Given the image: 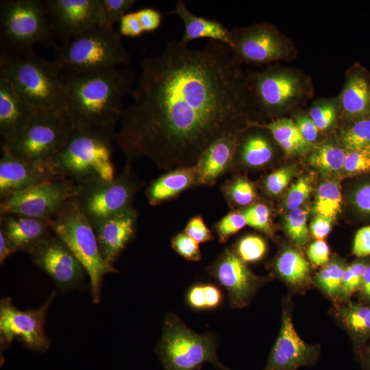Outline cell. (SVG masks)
Returning <instances> with one entry per match:
<instances>
[{
  "instance_id": "6da1fadb",
  "label": "cell",
  "mask_w": 370,
  "mask_h": 370,
  "mask_svg": "<svg viewBox=\"0 0 370 370\" xmlns=\"http://www.w3.org/2000/svg\"><path fill=\"white\" fill-rule=\"evenodd\" d=\"M241 62L214 40L194 49L172 40L143 58L115 136L128 162L147 158L168 171L192 166L217 140L256 123Z\"/></svg>"
},
{
  "instance_id": "7a4b0ae2",
  "label": "cell",
  "mask_w": 370,
  "mask_h": 370,
  "mask_svg": "<svg viewBox=\"0 0 370 370\" xmlns=\"http://www.w3.org/2000/svg\"><path fill=\"white\" fill-rule=\"evenodd\" d=\"M134 77L131 68L119 67L61 75L66 113L74 127L114 133Z\"/></svg>"
},
{
  "instance_id": "3957f363",
  "label": "cell",
  "mask_w": 370,
  "mask_h": 370,
  "mask_svg": "<svg viewBox=\"0 0 370 370\" xmlns=\"http://www.w3.org/2000/svg\"><path fill=\"white\" fill-rule=\"evenodd\" d=\"M60 70L34 51L12 55L1 49L0 77L6 79L35 113H66Z\"/></svg>"
},
{
  "instance_id": "277c9868",
  "label": "cell",
  "mask_w": 370,
  "mask_h": 370,
  "mask_svg": "<svg viewBox=\"0 0 370 370\" xmlns=\"http://www.w3.org/2000/svg\"><path fill=\"white\" fill-rule=\"evenodd\" d=\"M115 136L74 127L49 166L60 177L77 185L97 179L111 181L115 177L112 161V140Z\"/></svg>"
},
{
  "instance_id": "5b68a950",
  "label": "cell",
  "mask_w": 370,
  "mask_h": 370,
  "mask_svg": "<svg viewBox=\"0 0 370 370\" xmlns=\"http://www.w3.org/2000/svg\"><path fill=\"white\" fill-rule=\"evenodd\" d=\"M51 226L53 233L83 266L89 277L92 301L98 304L104 276L119 271L103 259L93 227L74 199L68 201L51 219Z\"/></svg>"
},
{
  "instance_id": "8992f818",
  "label": "cell",
  "mask_w": 370,
  "mask_h": 370,
  "mask_svg": "<svg viewBox=\"0 0 370 370\" xmlns=\"http://www.w3.org/2000/svg\"><path fill=\"white\" fill-rule=\"evenodd\" d=\"M131 57L114 27L97 26L58 49L53 63L64 73H84L128 65Z\"/></svg>"
},
{
  "instance_id": "52a82bcc",
  "label": "cell",
  "mask_w": 370,
  "mask_h": 370,
  "mask_svg": "<svg viewBox=\"0 0 370 370\" xmlns=\"http://www.w3.org/2000/svg\"><path fill=\"white\" fill-rule=\"evenodd\" d=\"M217 347L212 334L197 333L175 314L169 313L156 352L164 370H197L206 362L221 370H230L219 360Z\"/></svg>"
},
{
  "instance_id": "ba28073f",
  "label": "cell",
  "mask_w": 370,
  "mask_h": 370,
  "mask_svg": "<svg viewBox=\"0 0 370 370\" xmlns=\"http://www.w3.org/2000/svg\"><path fill=\"white\" fill-rule=\"evenodd\" d=\"M1 49L16 54L33 51L38 43L54 45L55 36L45 3L38 0H5L0 3Z\"/></svg>"
},
{
  "instance_id": "9c48e42d",
  "label": "cell",
  "mask_w": 370,
  "mask_h": 370,
  "mask_svg": "<svg viewBox=\"0 0 370 370\" xmlns=\"http://www.w3.org/2000/svg\"><path fill=\"white\" fill-rule=\"evenodd\" d=\"M247 84L256 116L282 114L297 106L308 92L306 77L295 70L276 66L247 74Z\"/></svg>"
},
{
  "instance_id": "30bf717a",
  "label": "cell",
  "mask_w": 370,
  "mask_h": 370,
  "mask_svg": "<svg viewBox=\"0 0 370 370\" xmlns=\"http://www.w3.org/2000/svg\"><path fill=\"white\" fill-rule=\"evenodd\" d=\"M143 185L127 162L121 173L111 181L97 179L77 185L74 199L92 223L133 208L135 195Z\"/></svg>"
},
{
  "instance_id": "8fae6325",
  "label": "cell",
  "mask_w": 370,
  "mask_h": 370,
  "mask_svg": "<svg viewBox=\"0 0 370 370\" xmlns=\"http://www.w3.org/2000/svg\"><path fill=\"white\" fill-rule=\"evenodd\" d=\"M73 130L66 114L35 113L19 138L4 146L18 156L49 165Z\"/></svg>"
},
{
  "instance_id": "7c38bea8",
  "label": "cell",
  "mask_w": 370,
  "mask_h": 370,
  "mask_svg": "<svg viewBox=\"0 0 370 370\" xmlns=\"http://www.w3.org/2000/svg\"><path fill=\"white\" fill-rule=\"evenodd\" d=\"M56 297L52 292L42 306L36 309L20 310L10 297L0 301V344L8 347L14 341H18L31 350L45 352L51 345L45 332L46 317Z\"/></svg>"
},
{
  "instance_id": "4fadbf2b",
  "label": "cell",
  "mask_w": 370,
  "mask_h": 370,
  "mask_svg": "<svg viewBox=\"0 0 370 370\" xmlns=\"http://www.w3.org/2000/svg\"><path fill=\"white\" fill-rule=\"evenodd\" d=\"M77 193V184L67 179L34 186L1 199L0 214L52 219Z\"/></svg>"
},
{
  "instance_id": "5bb4252c",
  "label": "cell",
  "mask_w": 370,
  "mask_h": 370,
  "mask_svg": "<svg viewBox=\"0 0 370 370\" xmlns=\"http://www.w3.org/2000/svg\"><path fill=\"white\" fill-rule=\"evenodd\" d=\"M230 31V48L241 62L262 65L290 57L288 41L273 25L255 23Z\"/></svg>"
},
{
  "instance_id": "9a60e30c",
  "label": "cell",
  "mask_w": 370,
  "mask_h": 370,
  "mask_svg": "<svg viewBox=\"0 0 370 370\" xmlns=\"http://www.w3.org/2000/svg\"><path fill=\"white\" fill-rule=\"evenodd\" d=\"M28 254L34 263L51 278L59 289L70 290L82 284L86 273L83 266L54 233Z\"/></svg>"
},
{
  "instance_id": "2e32d148",
  "label": "cell",
  "mask_w": 370,
  "mask_h": 370,
  "mask_svg": "<svg viewBox=\"0 0 370 370\" xmlns=\"http://www.w3.org/2000/svg\"><path fill=\"white\" fill-rule=\"evenodd\" d=\"M209 274L227 292L233 308L246 306L261 286L262 279L255 275L230 248H226L207 268Z\"/></svg>"
},
{
  "instance_id": "e0dca14e",
  "label": "cell",
  "mask_w": 370,
  "mask_h": 370,
  "mask_svg": "<svg viewBox=\"0 0 370 370\" xmlns=\"http://www.w3.org/2000/svg\"><path fill=\"white\" fill-rule=\"evenodd\" d=\"M317 345L306 343L296 332L291 317V308L284 303L279 335L262 370H297L314 365L319 356Z\"/></svg>"
},
{
  "instance_id": "ac0fdd59",
  "label": "cell",
  "mask_w": 370,
  "mask_h": 370,
  "mask_svg": "<svg viewBox=\"0 0 370 370\" xmlns=\"http://www.w3.org/2000/svg\"><path fill=\"white\" fill-rule=\"evenodd\" d=\"M55 34L66 45L74 37L101 26L99 0L44 1Z\"/></svg>"
},
{
  "instance_id": "d6986e66",
  "label": "cell",
  "mask_w": 370,
  "mask_h": 370,
  "mask_svg": "<svg viewBox=\"0 0 370 370\" xmlns=\"http://www.w3.org/2000/svg\"><path fill=\"white\" fill-rule=\"evenodd\" d=\"M61 179L48 164L18 156L2 145L0 160L1 199Z\"/></svg>"
},
{
  "instance_id": "ffe728a7",
  "label": "cell",
  "mask_w": 370,
  "mask_h": 370,
  "mask_svg": "<svg viewBox=\"0 0 370 370\" xmlns=\"http://www.w3.org/2000/svg\"><path fill=\"white\" fill-rule=\"evenodd\" d=\"M138 212L133 208L117 215L90 223L100 252L107 263L113 266L119 256L134 238Z\"/></svg>"
},
{
  "instance_id": "44dd1931",
  "label": "cell",
  "mask_w": 370,
  "mask_h": 370,
  "mask_svg": "<svg viewBox=\"0 0 370 370\" xmlns=\"http://www.w3.org/2000/svg\"><path fill=\"white\" fill-rule=\"evenodd\" d=\"M0 232L6 238L12 253H28L40 241L53 233L51 219L18 214H0Z\"/></svg>"
},
{
  "instance_id": "7402d4cb",
  "label": "cell",
  "mask_w": 370,
  "mask_h": 370,
  "mask_svg": "<svg viewBox=\"0 0 370 370\" xmlns=\"http://www.w3.org/2000/svg\"><path fill=\"white\" fill-rule=\"evenodd\" d=\"M35 114L6 79L0 77V134L3 145L15 143Z\"/></svg>"
},
{
  "instance_id": "603a6c76",
  "label": "cell",
  "mask_w": 370,
  "mask_h": 370,
  "mask_svg": "<svg viewBox=\"0 0 370 370\" xmlns=\"http://www.w3.org/2000/svg\"><path fill=\"white\" fill-rule=\"evenodd\" d=\"M241 132L219 138L201 155L195 164L198 186L214 185L232 168L236 142Z\"/></svg>"
},
{
  "instance_id": "cb8c5ba5",
  "label": "cell",
  "mask_w": 370,
  "mask_h": 370,
  "mask_svg": "<svg viewBox=\"0 0 370 370\" xmlns=\"http://www.w3.org/2000/svg\"><path fill=\"white\" fill-rule=\"evenodd\" d=\"M169 14L177 15L183 21L184 33L180 40L188 45L199 38H208L232 46L231 31L221 22L212 18L199 16L192 13L186 3L179 0L174 10Z\"/></svg>"
},
{
  "instance_id": "d4e9b609",
  "label": "cell",
  "mask_w": 370,
  "mask_h": 370,
  "mask_svg": "<svg viewBox=\"0 0 370 370\" xmlns=\"http://www.w3.org/2000/svg\"><path fill=\"white\" fill-rule=\"evenodd\" d=\"M197 185L195 164L169 171L153 180L145 190L151 206H158L178 197L184 191Z\"/></svg>"
},
{
  "instance_id": "484cf974",
  "label": "cell",
  "mask_w": 370,
  "mask_h": 370,
  "mask_svg": "<svg viewBox=\"0 0 370 370\" xmlns=\"http://www.w3.org/2000/svg\"><path fill=\"white\" fill-rule=\"evenodd\" d=\"M254 131L243 130L238 135L234 162L251 169L261 168L268 164L274 156V149L267 134L258 127L251 125Z\"/></svg>"
},
{
  "instance_id": "4316f807",
  "label": "cell",
  "mask_w": 370,
  "mask_h": 370,
  "mask_svg": "<svg viewBox=\"0 0 370 370\" xmlns=\"http://www.w3.org/2000/svg\"><path fill=\"white\" fill-rule=\"evenodd\" d=\"M340 107L346 117L354 121L370 116V82L366 73L356 69L347 75Z\"/></svg>"
},
{
  "instance_id": "83f0119b",
  "label": "cell",
  "mask_w": 370,
  "mask_h": 370,
  "mask_svg": "<svg viewBox=\"0 0 370 370\" xmlns=\"http://www.w3.org/2000/svg\"><path fill=\"white\" fill-rule=\"evenodd\" d=\"M336 317L352 339L354 351L370 341V304L343 301L337 308Z\"/></svg>"
},
{
  "instance_id": "f1b7e54d",
  "label": "cell",
  "mask_w": 370,
  "mask_h": 370,
  "mask_svg": "<svg viewBox=\"0 0 370 370\" xmlns=\"http://www.w3.org/2000/svg\"><path fill=\"white\" fill-rule=\"evenodd\" d=\"M275 269L280 278L295 289L306 288L311 280L309 262L293 248L285 249L279 254Z\"/></svg>"
},
{
  "instance_id": "f546056e",
  "label": "cell",
  "mask_w": 370,
  "mask_h": 370,
  "mask_svg": "<svg viewBox=\"0 0 370 370\" xmlns=\"http://www.w3.org/2000/svg\"><path fill=\"white\" fill-rule=\"evenodd\" d=\"M267 130L287 155L306 152L311 144L305 140L295 122L292 119L280 118L269 123H252Z\"/></svg>"
},
{
  "instance_id": "4dcf8cb0",
  "label": "cell",
  "mask_w": 370,
  "mask_h": 370,
  "mask_svg": "<svg viewBox=\"0 0 370 370\" xmlns=\"http://www.w3.org/2000/svg\"><path fill=\"white\" fill-rule=\"evenodd\" d=\"M220 189L228 204L233 208L242 207L244 209L255 204L257 198L254 184L244 177H235L225 181Z\"/></svg>"
},
{
  "instance_id": "1f68e13d",
  "label": "cell",
  "mask_w": 370,
  "mask_h": 370,
  "mask_svg": "<svg viewBox=\"0 0 370 370\" xmlns=\"http://www.w3.org/2000/svg\"><path fill=\"white\" fill-rule=\"evenodd\" d=\"M346 265L339 259H332L312 278L313 283L325 295L336 301L339 298Z\"/></svg>"
},
{
  "instance_id": "d6a6232c",
  "label": "cell",
  "mask_w": 370,
  "mask_h": 370,
  "mask_svg": "<svg viewBox=\"0 0 370 370\" xmlns=\"http://www.w3.org/2000/svg\"><path fill=\"white\" fill-rule=\"evenodd\" d=\"M342 196L341 187L336 181L327 180L318 187L314 205L317 215L334 219L341 211Z\"/></svg>"
},
{
  "instance_id": "836d02e7",
  "label": "cell",
  "mask_w": 370,
  "mask_h": 370,
  "mask_svg": "<svg viewBox=\"0 0 370 370\" xmlns=\"http://www.w3.org/2000/svg\"><path fill=\"white\" fill-rule=\"evenodd\" d=\"M346 152L332 144L321 146L309 158L310 164L323 174L334 173L343 168Z\"/></svg>"
},
{
  "instance_id": "e575fe53",
  "label": "cell",
  "mask_w": 370,
  "mask_h": 370,
  "mask_svg": "<svg viewBox=\"0 0 370 370\" xmlns=\"http://www.w3.org/2000/svg\"><path fill=\"white\" fill-rule=\"evenodd\" d=\"M341 142L347 151L370 147V116L356 120L343 132Z\"/></svg>"
},
{
  "instance_id": "d590c367",
  "label": "cell",
  "mask_w": 370,
  "mask_h": 370,
  "mask_svg": "<svg viewBox=\"0 0 370 370\" xmlns=\"http://www.w3.org/2000/svg\"><path fill=\"white\" fill-rule=\"evenodd\" d=\"M369 262L364 258L346 266L343 275L339 296L341 301H349L354 294L358 293L365 271Z\"/></svg>"
},
{
  "instance_id": "8d00e7d4",
  "label": "cell",
  "mask_w": 370,
  "mask_h": 370,
  "mask_svg": "<svg viewBox=\"0 0 370 370\" xmlns=\"http://www.w3.org/2000/svg\"><path fill=\"white\" fill-rule=\"evenodd\" d=\"M233 250L245 263L256 262L264 256L267 245L261 236L247 234L237 241Z\"/></svg>"
},
{
  "instance_id": "74e56055",
  "label": "cell",
  "mask_w": 370,
  "mask_h": 370,
  "mask_svg": "<svg viewBox=\"0 0 370 370\" xmlns=\"http://www.w3.org/2000/svg\"><path fill=\"white\" fill-rule=\"evenodd\" d=\"M308 210L300 207L290 210L285 217L286 231L291 240L297 245H303L308 241Z\"/></svg>"
},
{
  "instance_id": "f35d334b",
  "label": "cell",
  "mask_w": 370,
  "mask_h": 370,
  "mask_svg": "<svg viewBox=\"0 0 370 370\" xmlns=\"http://www.w3.org/2000/svg\"><path fill=\"white\" fill-rule=\"evenodd\" d=\"M101 26L113 27L136 3L134 0H99Z\"/></svg>"
},
{
  "instance_id": "ab89813d",
  "label": "cell",
  "mask_w": 370,
  "mask_h": 370,
  "mask_svg": "<svg viewBox=\"0 0 370 370\" xmlns=\"http://www.w3.org/2000/svg\"><path fill=\"white\" fill-rule=\"evenodd\" d=\"M247 225L269 236L272 234L271 210L263 203H255L241 210Z\"/></svg>"
},
{
  "instance_id": "60d3db41",
  "label": "cell",
  "mask_w": 370,
  "mask_h": 370,
  "mask_svg": "<svg viewBox=\"0 0 370 370\" xmlns=\"http://www.w3.org/2000/svg\"><path fill=\"white\" fill-rule=\"evenodd\" d=\"M246 225V219L242 211L234 210L217 222L214 230L217 234L219 242L223 244Z\"/></svg>"
},
{
  "instance_id": "b9f144b4",
  "label": "cell",
  "mask_w": 370,
  "mask_h": 370,
  "mask_svg": "<svg viewBox=\"0 0 370 370\" xmlns=\"http://www.w3.org/2000/svg\"><path fill=\"white\" fill-rule=\"evenodd\" d=\"M171 246L177 254L188 261L197 262L201 260L199 243L184 231L172 237Z\"/></svg>"
},
{
  "instance_id": "7bdbcfd3",
  "label": "cell",
  "mask_w": 370,
  "mask_h": 370,
  "mask_svg": "<svg viewBox=\"0 0 370 370\" xmlns=\"http://www.w3.org/2000/svg\"><path fill=\"white\" fill-rule=\"evenodd\" d=\"M309 116L319 131L326 130L336 118V106L332 101H321L310 108Z\"/></svg>"
},
{
  "instance_id": "ee69618b",
  "label": "cell",
  "mask_w": 370,
  "mask_h": 370,
  "mask_svg": "<svg viewBox=\"0 0 370 370\" xmlns=\"http://www.w3.org/2000/svg\"><path fill=\"white\" fill-rule=\"evenodd\" d=\"M312 190L310 178L299 177L290 188L285 199V207L290 211L298 208L306 201Z\"/></svg>"
},
{
  "instance_id": "f6af8a7d",
  "label": "cell",
  "mask_w": 370,
  "mask_h": 370,
  "mask_svg": "<svg viewBox=\"0 0 370 370\" xmlns=\"http://www.w3.org/2000/svg\"><path fill=\"white\" fill-rule=\"evenodd\" d=\"M343 170L349 174L362 173L370 170V147L347 151Z\"/></svg>"
},
{
  "instance_id": "bcb514c9",
  "label": "cell",
  "mask_w": 370,
  "mask_h": 370,
  "mask_svg": "<svg viewBox=\"0 0 370 370\" xmlns=\"http://www.w3.org/2000/svg\"><path fill=\"white\" fill-rule=\"evenodd\" d=\"M294 175L290 167H282L269 174L264 179L263 185L267 194L276 196L288 186Z\"/></svg>"
},
{
  "instance_id": "7dc6e473",
  "label": "cell",
  "mask_w": 370,
  "mask_h": 370,
  "mask_svg": "<svg viewBox=\"0 0 370 370\" xmlns=\"http://www.w3.org/2000/svg\"><path fill=\"white\" fill-rule=\"evenodd\" d=\"M184 232L199 244L214 239L212 231L206 225L201 215H196L190 219Z\"/></svg>"
},
{
  "instance_id": "c3c4849f",
  "label": "cell",
  "mask_w": 370,
  "mask_h": 370,
  "mask_svg": "<svg viewBox=\"0 0 370 370\" xmlns=\"http://www.w3.org/2000/svg\"><path fill=\"white\" fill-rule=\"evenodd\" d=\"M136 12H128L119 21V33L126 37H137L143 33Z\"/></svg>"
},
{
  "instance_id": "681fc988",
  "label": "cell",
  "mask_w": 370,
  "mask_h": 370,
  "mask_svg": "<svg viewBox=\"0 0 370 370\" xmlns=\"http://www.w3.org/2000/svg\"><path fill=\"white\" fill-rule=\"evenodd\" d=\"M307 254L312 264L317 267L325 266L330 260L329 247L323 240H317L311 243Z\"/></svg>"
},
{
  "instance_id": "f907efd6",
  "label": "cell",
  "mask_w": 370,
  "mask_h": 370,
  "mask_svg": "<svg viewBox=\"0 0 370 370\" xmlns=\"http://www.w3.org/2000/svg\"><path fill=\"white\" fill-rule=\"evenodd\" d=\"M144 32L156 30L160 26L162 15L158 10L152 8H144L136 11Z\"/></svg>"
},
{
  "instance_id": "816d5d0a",
  "label": "cell",
  "mask_w": 370,
  "mask_h": 370,
  "mask_svg": "<svg viewBox=\"0 0 370 370\" xmlns=\"http://www.w3.org/2000/svg\"><path fill=\"white\" fill-rule=\"evenodd\" d=\"M352 253L358 258L370 256V225L359 229L354 236Z\"/></svg>"
},
{
  "instance_id": "f5cc1de1",
  "label": "cell",
  "mask_w": 370,
  "mask_h": 370,
  "mask_svg": "<svg viewBox=\"0 0 370 370\" xmlns=\"http://www.w3.org/2000/svg\"><path fill=\"white\" fill-rule=\"evenodd\" d=\"M186 300L188 306L194 310H207L204 283L190 286L186 293Z\"/></svg>"
},
{
  "instance_id": "db71d44e",
  "label": "cell",
  "mask_w": 370,
  "mask_h": 370,
  "mask_svg": "<svg viewBox=\"0 0 370 370\" xmlns=\"http://www.w3.org/2000/svg\"><path fill=\"white\" fill-rule=\"evenodd\" d=\"M295 123L306 141L312 144L316 140L319 130L310 116H297Z\"/></svg>"
},
{
  "instance_id": "11a10c76",
  "label": "cell",
  "mask_w": 370,
  "mask_h": 370,
  "mask_svg": "<svg viewBox=\"0 0 370 370\" xmlns=\"http://www.w3.org/2000/svg\"><path fill=\"white\" fill-rule=\"evenodd\" d=\"M333 219L330 217L317 215L310 225V232L317 240H323L332 229Z\"/></svg>"
},
{
  "instance_id": "9f6ffc18",
  "label": "cell",
  "mask_w": 370,
  "mask_h": 370,
  "mask_svg": "<svg viewBox=\"0 0 370 370\" xmlns=\"http://www.w3.org/2000/svg\"><path fill=\"white\" fill-rule=\"evenodd\" d=\"M206 310H215L223 303V293L220 287L212 283H204Z\"/></svg>"
},
{
  "instance_id": "6f0895ef",
  "label": "cell",
  "mask_w": 370,
  "mask_h": 370,
  "mask_svg": "<svg viewBox=\"0 0 370 370\" xmlns=\"http://www.w3.org/2000/svg\"><path fill=\"white\" fill-rule=\"evenodd\" d=\"M352 201L359 211L370 214V183L360 186L355 191Z\"/></svg>"
},
{
  "instance_id": "680465c9",
  "label": "cell",
  "mask_w": 370,
  "mask_h": 370,
  "mask_svg": "<svg viewBox=\"0 0 370 370\" xmlns=\"http://www.w3.org/2000/svg\"><path fill=\"white\" fill-rule=\"evenodd\" d=\"M356 294L360 301L370 304V262L367 267L360 286Z\"/></svg>"
},
{
  "instance_id": "91938a15",
  "label": "cell",
  "mask_w": 370,
  "mask_h": 370,
  "mask_svg": "<svg viewBox=\"0 0 370 370\" xmlns=\"http://www.w3.org/2000/svg\"><path fill=\"white\" fill-rule=\"evenodd\" d=\"M358 362L362 370H370V341L355 351Z\"/></svg>"
},
{
  "instance_id": "94428289",
  "label": "cell",
  "mask_w": 370,
  "mask_h": 370,
  "mask_svg": "<svg viewBox=\"0 0 370 370\" xmlns=\"http://www.w3.org/2000/svg\"><path fill=\"white\" fill-rule=\"evenodd\" d=\"M12 254L10 247L2 232H0V263L3 264L6 258Z\"/></svg>"
}]
</instances>
